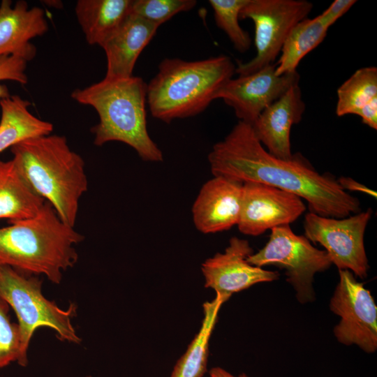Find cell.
<instances>
[{"mask_svg":"<svg viewBox=\"0 0 377 377\" xmlns=\"http://www.w3.org/2000/svg\"><path fill=\"white\" fill-rule=\"evenodd\" d=\"M377 100V68H361L337 89L336 114L358 115L366 105Z\"/></svg>","mask_w":377,"mask_h":377,"instance_id":"obj_23","label":"cell"},{"mask_svg":"<svg viewBox=\"0 0 377 377\" xmlns=\"http://www.w3.org/2000/svg\"><path fill=\"white\" fill-rule=\"evenodd\" d=\"M30 105L17 95L0 100V153L23 140L52 133L53 125L34 116Z\"/></svg>","mask_w":377,"mask_h":377,"instance_id":"obj_20","label":"cell"},{"mask_svg":"<svg viewBox=\"0 0 377 377\" xmlns=\"http://www.w3.org/2000/svg\"><path fill=\"white\" fill-rule=\"evenodd\" d=\"M147 84L140 77L107 78L83 89L71 98L93 107L99 122L91 128L94 145L117 141L135 149L145 161L160 162L163 153L149 136L147 128Z\"/></svg>","mask_w":377,"mask_h":377,"instance_id":"obj_4","label":"cell"},{"mask_svg":"<svg viewBox=\"0 0 377 377\" xmlns=\"http://www.w3.org/2000/svg\"><path fill=\"white\" fill-rule=\"evenodd\" d=\"M195 0H132L131 13L158 26L174 15L191 10Z\"/></svg>","mask_w":377,"mask_h":377,"instance_id":"obj_25","label":"cell"},{"mask_svg":"<svg viewBox=\"0 0 377 377\" xmlns=\"http://www.w3.org/2000/svg\"><path fill=\"white\" fill-rule=\"evenodd\" d=\"M40 276L27 275L8 266H0V300L11 307L17 316L23 367L28 364L27 352L34 332L40 327L53 330L61 341H82L72 324L77 306L71 303L60 308L42 293Z\"/></svg>","mask_w":377,"mask_h":377,"instance_id":"obj_6","label":"cell"},{"mask_svg":"<svg viewBox=\"0 0 377 377\" xmlns=\"http://www.w3.org/2000/svg\"><path fill=\"white\" fill-rule=\"evenodd\" d=\"M159 26L131 13L121 27L101 46L107 59L105 77L133 75L136 61Z\"/></svg>","mask_w":377,"mask_h":377,"instance_id":"obj_17","label":"cell"},{"mask_svg":"<svg viewBox=\"0 0 377 377\" xmlns=\"http://www.w3.org/2000/svg\"><path fill=\"white\" fill-rule=\"evenodd\" d=\"M12 160L32 188L75 227L79 202L88 189L82 156L65 136L44 135L23 140L11 148Z\"/></svg>","mask_w":377,"mask_h":377,"instance_id":"obj_3","label":"cell"},{"mask_svg":"<svg viewBox=\"0 0 377 377\" xmlns=\"http://www.w3.org/2000/svg\"><path fill=\"white\" fill-rule=\"evenodd\" d=\"M253 253L247 240L231 237L223 253H216L202 264L205 286L214 290L226 302L235 293L278 279V272L264 269L247 261Z\"/></svg>","mask_w":377,"mask_h":377,"instance_id":"obj_13","label":"cell"},{"mask_svg":"<svg viewBox=\"0 0 377 377\" xmlns=\"http://www.w3.org/2000/svg\"><path fill=\"white\" fill-rule=\"evenodd\" d=\"M87 377H91V376H87Z\"/></svg>","mask_w":377,"mask_h":377,"instance_id":"obj_31","label":"cell"},{"mask_svg":"<svg viewBox=\"0 0 377 377\" xmlns=\"http://www.w3.org/2000/svg\"><path fill=\"white\" fill-rule=\"evenodd\" d=\"M214 176L240 183L257 182L306 200L311 212L341 219L361 211L359 199L344 191L330 174H320L302 154L279 158L263 146L251 125L238 121L208 155Z\"/></svg>","mask_w":377,"mask_h":377,"instance_id":"obj_1","label":"cell"},{"mask_svg":"<svg viewBox=\"0 0 377 377\" xmlns=\"http://www.w3.org/2000/svg\"><path fill=\"white\" fill-rule=\"evenodd\" d=\"M9 308L6 302L0 300V369L13 362L23 367L19 327L12 322Z\"/></svg>","mask_w":377,"mask_h":377,"instance_id":"obj_26","label":"cell"},{"mask_svg":"<svg viewBox=\"0 0 377 377\" xmlns=\"http://www.w3.org/2000/svg\"><path fill=\"white\" fill-rule=\"evenodd\" d=\"M312 8L306 0H248L239 17L253 22L256 54L250 61L238 63L235 73L249 75L273 64L291 29Z\"/></svg>","mask_w":377,"mask_h":377,"instance_id":"obj_8","label":"cell"},{"mask_svg":"<svg viewBox=\"0 0 377 377\" xmlns=\"http://www.w3.org/2000/svg\"><path fill=\"white\" fill-rule=\"evenodd\" d=\"M27 62L18 55H8L0 57V81L11 80L21 84L28 82L26 74ZM9 90L6 85L0 84V100L9 97Z\"/></svg>","mask_w":377,"mask_h":377,"instance_id":"obj_27","label":"cell"},{"mask_svg":"<svg viewBox=\"0 0 377 377\" xmlns=\"http://www.w3.org/2000/svg\"><path fill=\"white\" fill-rule=\"evenodd\" d=\"M0 228V266L43 275L59 284L78 260L75 246L84 237L64 223L47 202L34 216Z\"/></svg>","mask_w":377,"mask_h":377,"instance_id":"obj_2","label":"cell"},{"mask_svg":"<svg viewBox=\"0 0 377 377\" xmlns=\"http://www.w3.org/2000/svg\"><path fill=\"white\" fill-rule=\"evenodd\" d=\"M329 28L318 15L299 22L283 43L276 64V75L296 72L302 59L323 41Z\"/></svg>","mask_w":377,"mask_h":377,"instance_id":"obj_21","label":"cell"},{"mask_svg":"<svg viewBox=\"0 0 377 377\" xmlns=\"http://www.w3.org/2000/svg\"><path fill=\"white\" fill-rule=\"evenodd\" d=\"M132 0H78V23L89 45H102L131 13Z\"/></svg>","mask_w":377,"mask_h":377,"instance_id":"obj_18","label":"cell"},{"mask_svg":"<svg viewBox=\"0 0 377 377\" xmlns=\"http://www.w3.org/2000/svg\"><path fill=\"white\" fill-rule=\"evenodd\" d=\"M372 213V209L368 208L337 219L309 212L304 217V236L310 242L323 246L339 270L347 269L364 279L369 267L364 236Z\"/></svg>","mask_w":377,"mask_h":377,"instance_id":"obj_9","label":"cell"},{"mask_svg":"<svg viewBox=\"0 0 377 377\" xmlns=\"http://www.w3.org/2000/svg\"><path fill=\"white\" fill-rule=\"evenodd\" d=\"M247 261L259 267L273 265L283 269L301 303L314 300L315 274L332 265L325 250L313 246L304 235H296L290 226L272 228L264 247L249 256Z\"/></svg>","mask_w":377,"mask_h":377,"instance_id":"obj_7","label":"cell"},{"mask_svg":"<svg viewBox=\"0 0 377 377\" xmlns=\"http://www.w3.org/2000/svg\"><path fill=\"white\" fill-rule=\"evenodd\" d=\"M305 210L302 199L293 193L260 183L246 182L237 226L244 235L258 236L268 230L290 226Z\"/></svg>","mask_w":377,"mask_h":377,"instance_id":"obj_11","label":"cell"},{"mask_svg":"<svg viewBox=\"0 0 377 377\" xmlns=\"http://www.w3.org/2000/svg\"><path fill=\"white\" fill-rule=\"evenodd\" d=\"M275 70L276 64H273L231 78L217 93L216 99H222L231 107L239 121L252 125L266 108L299 84L297 71L276 75Z\"/></svg>","mask_w":377,"mask_h":377,"instance_id":"obj_12","label":"cell"},{"mask_svg":"<svg viewBox=\"0 0 377 377\" xmlns=\"http://www.w3.org/2000/svg\"><path fill=\"white\" fill-rule=\"evenodd\" d=\"M243 184L221 176L205 182L193 205V220L202 233L230 229L239 218Z\"/></svg>","mask_w":377,"mask_h":377,"instance_id":"obj_14","label":"cell"},{"mask_svg":"<svg viewBox=\"0 0 377 377\" xmlns=\"http://www.w3.org/2000/svg\"><path fill=\"white\" fill-rule=\"evenodd\" d=\"M45 201L29 184L11 159L0 161V219L15 221L36 215Z\"/></svg>","mask_w":377,"mask_h":377,"instance_id":"obj_19","label":"cell"},{"mask_svg":"<svg viewBox=\"0 0 377 377\" xmlns=\"http://www.w3.org/2000/svg\"><path fill=\"white\" fill-rule=\"evenodd\" d=\"M339 281L330 309L340 317L334 328L337 341L368 353L377 349V306L371 294L349 270H339Z\"/></svg>","mask_w":377,"mask_h":377,"instance_id":"obj_10","label":"cell"},{"mask_svg":"<svg viewBox=\"0 0 377 377\" xmlns=\"http://www.w3.org/2000/svg\"><path fill=\"white\" fill-rule=\"evenodd\" d=\"M213 9L216 26L223 30L233 45L241 53L246 52L251 47V38L239 23V15L248 0H209Z\"/></svg>","mask_w":377,"mask_h":377,"instance_id":"obj_24","label":"cell"},{"mask_svg":"<svg viewBox=\"0 0 377 377\" xmlns=\"http://www.w3.org/2000/svg\"><path fill=\"white\" fill-rule=\"evenodd\" d=\"M337 182L340 185V186L346 191V190H348V191L362 192L370 196H372L375 198H376L377 194L376 191L368 188L364 184L360 182H357V181L354 180L353 179L350 177H341L337 179Z\"/></svg>","mask_w":377,"mask_h":377,"instance_id":"obj_29","label":"cell"},{"mask_svg":"<svg viewBox=\"0 0 377 377\" xmlns=\"http://www.w3.org/2000/svg\"><path fill=\"white\" fill-rule=\"evenodd\" d=\"M356 2L355 0H335L318 17L328 27H330Z\"/></svg>","mask_w":377,"mask_h":377,"instance_id":"obj_28","label":"cell"},{"mask_svg":"<svg viewBox=\"0 0 377 377\" xmlns=\"http://www.w3.org/2000/svg\"><path fill=\"white\" fill-rule=\"evenodd\" d=\"M48 31L45 10L25 1L3 0L0 5V57L18 55L30 61L36 54L31 40Z\"/></svg>","mask_w":377,"mask_h":377,"instance_id":"obj_16","label":"cell"},{"mask_svg":"<svg viewBox=\"0 0 377 377\" xmlns=\"http://www.w3.org/2000/svg\"><path fill=\"white\" fill-rule=\"evenodd\" d=\"M223 302L224 300L216 294L213 300L203 304L201 327L177 362L170 377H202L207 370L209 339Z\"/></svg>","mask_w":377,"mask_h":377,"instance_id":"obj_22","label":"cell"},{"mask_svg":"<svg viewBox=\"0 0 377 377\" xmlns=\"http://www.w3.org/2000/svg\"><path fill=\"white\" fill-rule=\"evenodd\" d=\"M304 110L302 91L296 84L260 113L251 126L269 153L281 159L292 158L291 128L301 121Z\"/></svg>","mask_w":377,"mask_h":377,"instance_id":"obj_15","label":"cell"},{"mask_svg":"<svg viewBox=\"0 0 377 377\" xmlns=\"http://www.w3.org/2000/svg\"><path fill=\"white\" fill-rule=\"evenodd\" d=\"M210 377H249L246 374H241L237 376L232 375L221 367H214L209 371Z\"/></svg>","mask_w":377,"mask_h":377,"instance_id":"obj_30","label":"cell"},{"mask_svg":"<svg viewBox=\"0 0 377 377\" xmlns=\"http://www.w3.org/2000/svg\"><path fill=\"white\" fill-rule=\"evenodd\" d=\"M235 68L226 55L193 61L164 59L147 84V103L152 117L170 123L200 114L232 78Z\"/></svg>","mask_w":377,"mask_h":377,"instance_id":"obj_5","label":"cell"}]
</instances>
